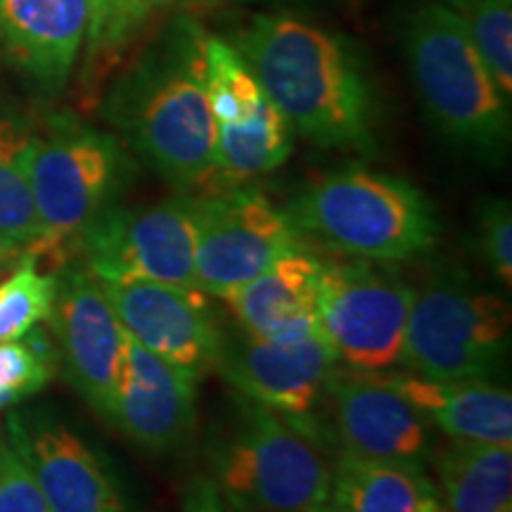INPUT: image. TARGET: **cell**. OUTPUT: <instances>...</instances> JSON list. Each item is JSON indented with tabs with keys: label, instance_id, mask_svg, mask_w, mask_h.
Wrapping results in <instances>:
<instances>
[{
	"label": "cell",
	"instance_id": "obj_1",
	"mask_svg": "<svg viewBox=\"0 0 512 512\" xmlns=\"http://www.w3.org/2000/svg\"><path fill=\"white\" fill-rule=\"evenodd\" d=\"M204 38L190 12H176L102 95L121 140L183 195H207L214 171Z\"/></svg>",
	"mask_w": 512,
	"mask_h": 512
},
{
	"label": "cell",
	"instance_id": "obj_2",
	"mask_svg": "<svg viewBox=\"0 0 512 512\" xmlns=\"http://www.w3.org/2000/svg\"><path fill=\"white\" fill-rule=\"evenodd\" d=\"M230 43L290 131L328 150L375 152L373 91L347 38L290 12H259Z\"/></svg>",
	"mask_w": 512,
	"mask_h": 512
},
{
	"label": "cell",
	"instance_id": "obj_3",
	"mask_svg": "<svg viewBox=\"0 0 512 512\" xmlns=\"http://www.w3.org/2000/svg\"><path fill=\"white\" fill-rule=\"evenodd\" d=\"M302 238L370 261H411L437 245L439 219L422 190L399 176L349 164L283 209Z\"/></svg>",
	"mask_w": 512,
	"mask_h": 512
},
{
	"label": "cell",
	"instance_id": "obj_4",
	"mask_svg": "<svg viewBox=\"0 0 512 512\" xmlns=\"http://www.w3.org/2000/svg\"><path fill=\"white\" fill-rule=\"evenodd\" d=\"M403 43L432 124L465 150L501 159L510 143V100L496 88L458 12L441 0L415 5Z\"/></svg>",
	"mask_w": 512,
	"mask_h": 512
},
{
	"label": "cell",
	"instance_id": "obj_5",
	"mask_svg": "<svg viewBox=\"0 0 512 512\" xmlns=\"http://www.w3.org/2000/svg\"><path fill=\"white\" fill-rule=\"evenodd\" d=\"M209 463L211 482L233 512H328V458L309 434L259 403H240Z\"/></svg>",
	"mask_w": 512,
	"mask_h": 512
},
{
	"label": "cell",
	"instance_id": "obj_6",
	"mask_svg": "<svg viewBox=\"0 0 512 512\" xmlns=\"http://www.w3.org/2000/svg\"><path fill=\"white\" fill-rule=\"evenodd\" d=\"M128 171L124 145L112 133L62 117L43 136L34 133L29 176L41 238L24 254L53 256L62 266L64 249L112 207Z\"/></svg>",
	"mask_w": 512,
	"mask_h": 512
},
{
	"label": "cell",
	"instance_id": "obj_7",
	"mask_svg": "<svg viewBox=\"0 0 512 512\" xmlns=\"http://www.w3.org/2000/svg\"><path fill=\"white\" fill-rule=\"evenodd\" d=\"M508 344V302L439 280L415 292L401 363L427 380H484L501 363Z\"/></svg>",
	"mask_w": 512,
	"mask_h": 512
},
{
	"label": "cell",
	"instance_id": "obj_8",
	"mask_svg": "<svg viewBox=\"0 0 512 512\" xmlns=\"http://www.w3.org/2000/svg\"><path fill=\"white\" fill-rule=\"evenodd\" d=\"M200 195L152 207H107L76 238L86 268L100 283H164L197 290L195 242Z\"/></svg>",
	"mask_w": 512,
	"mask_h": 512
},
{
	"label": "cell",
	"instance_id": "obj_9",
	"mask_svg": "<svg viewBox=\"0 0 512 512\" xmlns=\"http://www.w3.org/2000/svg\"><path fill=\"white\" fill-rule=\"evenodd\" d=\"M413 297L415 290L399 275L366 261L323 264L318 335L351 370H387L401 363Z\"/></svg>",
	"mask_w": 512,
	"mask_h": 512
},
{
	"label": "cell",
	"instance_id": "obj_10",
	"mask_svg": "<svg viewBox=\"0 0 512 512\" xmlns=\"http://www.w3.org/2000/svg\"><path fill=\"white\" fill-rule=\"evenodd\" d=\"M304 238L278 209L252 188L200 195L195 242V285L226 299L283 256L304 249Z\"/></svg>",
	"mask_w": 512,
	"mask_h": 512
},
{
	"label": "cell",
	"instance_id": "obj_11",
	"mask_svg": "<svg viewBox=\"0 0 512 512\" xmlns=\"http://www.w3.org/2000/svg\"><path fill=\"white\" fill-rule=\"evenodd\" d=\"M55 275L57 294L48 320L64 373L76 392L112 422L128 337L105 287L86 266L62 268Z\"/></svg>",
	"mask_w": 512,
	"mask_h": 512
},
{
	"label": "cell",
	"instance_id": "obj_12",
	"mask_svg": "<svg viewBox=\"0 0 512 512\" xmlns=\"http://www.w3.org/2000/svg\"><path fill=\"white\" fill-rule=\"evenodd\" d=\"M339 358L318 332L297 339H226L216 370L285 420H306L323 403Z\"/></svg>",
	"mask_w": 512,
	"mask_h": 512
},
{
	"label": "cell",
	"instance_id": "obj_13",
	"mask_svg": "<svg viewBox=\"0 0 512 512\" xmlns=\"http://www.w3.org/2000/svg\"><path fill=\"white\" fill-rule=\"evenodd\" d=\"M323 403H328L332 437L342 453L370 460L425 463L430 453L427 420L394 387L387 373L337 368Z\"/></svg>",
	"mask_w": 512,
	"mask_h": 512
},
{
	"label": "cell",
	"instance_id": "obj_14",
	"mask_svg": "<svg viewBox=\"0 0 512 512\" xmlns=\"http://www.w3.org/2000/svg\"><path fill=\"white\" fill-rule=\"evenodd\" d=\"M121 328L140 347L190 373L216 368L223 332L200 290L164 283H102Z\"/></svg>",
	"mask_w": 512,
	"mask_h": 512
},
{
	"label": "cell",
	"instance_id": "obj_15",
	"mask_svg": "<svg viewBox=\"0 0 512 512\" xmlns=\"http://www.w3.org/2000/svg\"><path fill=\"white\" fill-rule=\"evenodd\" d=\"M8 437L53 512H131L117 477L64 422L43 413H12Z\"/></svg>",
	"mask_w": 512,
	"mask_h": 512
},
{
	"label": "cell",
	"instance_id": "obj_16",
	"mask_svg": "<svg viewBox=\"0 0 512 512\" xmlns=\"http://www.w3.org/2000/svg\"><path fill=\"white\" fill-rule=\"evenodd\" d=\"M200 377L171 366L128 337L112 422L145 451H176L195 430Z\"/></svg>",
	"mask_w": 512,
	"mask_h": 512
},
{
	"label": "cell",
	"instance_id": "obj_17",
	"mask_svg": "<svg viewBox=\"0 0 512 512\" xmlns=\"http://www.w3.org/2000/svg\"><path fill=\"white\" fill-rule=\"evenodd\" d=\"M93 0H0L5 53L41 91L67 83L91 27Z\"/></svg>",
	"mask_w": 512,
	"mask_h": 512
},
{
	"label": "cell",
	"instance_id": "obj_18",
	"mask_svg": "<svg viewBox=\"0 0 512 512\" xmlns=\"http://www.w3.org/2000/svg\"><path fill=\"white\" fill-rule=\"evenodd\" d=\"M323 261L299 249L226 299L249 337L297 339L318 332Z\"/></svg>",
	"mask_w": 512,
	"mask_h": 512
},
{
	"label": "cell",
	"instance_id": "obj_19",
	"mask_svg": "<svg viewBox=\"0 0 512 512\" xmlns=\"http://www.w3.org/2000/svg\"><path fill=\"white\" fill-rule=\"evenodd\" d=\"M389 375V373H387ZM427 422L458 444L512 446V396L484 380L437 382L415 373L389 375Z\"/></svg>",
	"mask_w": 512,
	"mask_h": 512
},
{
	"label": "cell",
	"instance_id": "obj_20",
	"mask_svg": "<svg viewBox=\"0 0 512 512\" xmlns=\"http://www.w3.org/2000/svg\"><path fill=\"white\" fill-rule=\"evenodd\" d=\"M328 512H444L422 465L342 453L332 465Z\"/></svg>",
	"mask_w": 512,
	"mask_h": 512
},
{
	"label": "cell",
	"instance_id": "obj_21",
	"mask_svg": "<svg viewBox=\"0 0 512 512\" xmlns=\"http://www.w3.org/2000/svg\"><path fill=\"white\" fill-rule=\"evenodd\" d=\"M434 465L444 512H512V446L453 441Z\"/></svg>",
	"mask_w": 512,
	"mask_h": 512
},
{
	"label": "cell",
	"instance_id": "obj_22",
	"mask_svg": "<svg viewBox=\"0 0 512 512\" xmlns=\"http://www.w3.org/2000/svg\"><path fill=\"white\" fill-rule=\"evenodd\" d=\"M292 155V131L268 100L252 119L238 126H214V171L207 195L242 188L280 169Z\"/></svg>",
	"mask_w": 512,
	"mask_h": 512
},
{
	"label": "cell",
	"instance_id": "obj_23",
	"mask_svg": "<svg viewBox=\"0 0 512 512\" xmlns=\"http://www.w3.org/2000/svg\"><path fill=\"white\" fill-rule=\"evenodd\" d=\"M31 145L34 131L22 119L0 117V242L22 254L41 238L29 176Z\"/></svg>",
	"mask_w": 512,
	"mask_h": 512
},
{
	"label": "cell",
	"instance_id": "obj_24",
	"mask_svg": "<svg viewBox=\"0 0 512 512\" xmlns=\"http://www.w3.org/2000/svg\"><path fill=\"white\" fill-rule=\"evenodd\" d=\"M204 88L214 126L245 124L268 105V95L233 43L209 34L204 38Z\"/></svg>",
	"mask_w": 512,
	"mask_h": 512
},
{
	"label": "cell",
	"instance_id": "obj_25",
	"mask_svg": "<svg viewBox=\"0 0 512 512\" xmlns=\"http://www.w3.org/2000/svg\"><path fill=\"white\" fill-rule=\"evenodd\" d=\"M57 294V275L38 271L34 254H22L15 273L0 283V342L29 335L50 318Z\"/></svg>",
	"mask_w": 512,
	"mask_h": 512
},
{
	"label": "cell",
	"instance_id": "obj_26",
	"mask_svg": "<svg viewBox=\"0 0 512 512\" xmlns=\"http://www.w3.org/2000/svg\"><path fill=\"white\" fill-rule=\"evenodd\" d=\"M155 15L157 0H93L86 36L88 69L110 72Z\"/></svg>",
	"mask_w": 512,
	"mask_h": 512
},
{
	"label": "cell",
	"instance_id": "obj_27",
	"mask_svg": "<svg viewBox=\"0 0 512 512\" xmlns=\"http://www.w3.org/2000/svg\"><path fill=\"white\" fill-rule=\"evenodd\" d=\"M472 46L505 100L512 98V0H472L458 10Z\"/></svg>",
	"mask_w": 512,
	"mask_h": 512
},
{
	"label": "cell",
	"instance_id": "obj_28",
	"mask_svg": "<svg viewBox=\"0 0 512 512\" xmlns=\"http://www.w3.org/2000/svg\"><path fill=\"white\" fill-rule=\"evenodd\" d=\"M55 366V349L36 328L12 342H0V408L41 392L53 380Z\"/></svg>",
	"mask_w": 512,
	"mask_h": 512
},
{
	"label": "cell",
	"instance_id": "obj_29",
	"mask_svg": "<svg viewBox=\"0 0 512 512\" xmlns=\"http://www.w3.org/2000/svg\"><path fill=\"white\" fill-rule=\"evenodd\" d=\"M479 249L496 278L512 287V214L508 200H489L479 211Z\"/></svg>",
	"mask_w": 512,
	"mask_h": 512
},
{
	"label": "cell",
	"instance_id": "obj_30",
	"mask_svg": "<svg viewBox=\"0 0 512 512\" xmlns=\"http://www.w3.org/2000/svg\"><path fill=\"white\" fill-rule=\"evenodd\" d=\"M0 512H53L29 467L0 439Z\"/></svg>",
	"mask_w": 512,
	"mask_h": 512
},
{
	"label": "cell",
	"instance_id": "obj_31",
	"mask_svg": "<svg viewBox=\"0 0 512 512\" xmlns=\"http://www.w3.org/2000/svg\"><path fill=\"white\" fill-rule=\"evenodd\" d=\"M183 512H233L211 482V477H195L183 489Z\"/></svg>",
	"mask_w": 512,
	"mask_h": 512
},
{
	"label": "cell",
	"instance_id": "obj_32",
	"mask_svg": "<svg viewBox=\"0 0 512 512\" xmlns=\"http://www.w3.org/2000/svg\"><path fill=\"white\" fill-rule=\"evenodd\" d=\"M214 3H219V0H157V12H190Z\"/></svg>",
	"mask_w": 512,
	"mask_h": 512
},
{
	"label": "cell",
	"instance_id": "obj_33",
	"mask_svg": "<svg viewBox=\"0 0 512 512\" xmlns=\"http://www.w3.org/2000/svg\"><path fill=\"white\" fill-rule=\"evenodd\" d=\"M19 259H22V252H15V249L5 247L0 242V273H8L12 266H17Z\"/></svg>",
	"mask_w": 512,
	"mask_h": 512
},
{
	"label": "cell",
	"instance_id": "obj_34",
	"mask_svg": "<svg viewBox=\"0 0 512 512\" xmlns=\"http://www.w3.org/2000/svg\"><path fill=\"white\" fill-rule=\"evenodd\" d=\"M441 3H444V5H448V8H451V10H463L465 8V5H470L472 3V0H441Z\"/></svg>",
	"mask_w": 512,
	"mask_h": 512
},
{
	"label": "cell",
	"instance_id": "obj_35",
	"mask_svg": "<svg viewBox=\"0 0 512 512\" xmlns=\"http://www.w3.org/2000/svg\"><path fill=\"white\" fill-rule=\"evenodd\" d=\"M0 275H3V273H0Z\"/></svg>",
	"mask_w": 512,
	"mask_h": 512
}]
</instances>
